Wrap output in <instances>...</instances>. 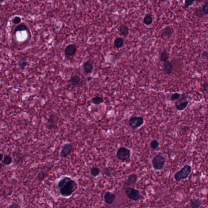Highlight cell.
<instances>
[{"label":"cell","instance_id":"30bf717a","mask_svg":"<svg viewBox=\"0 0 208 208\" xmlns=\"http://www.w3.org/2000/svg\"><path fill=\"white\" fill-rule=\"evenodd\" d=\"M104 198L105 201L106 203L108 204H111L115 200V195L109 191H107L105 193Z\"/></svg>","mask_w":208,"mask_h":208},{"label":"cell","instance_id":"8d00e7d4","mask_svg":"<svg viewBox=\"0 0 208 208\" xmlns=\"http://www.w3.org/2000/svg\"><path fill=\"white\" fill-rule=\"evenodd\" d=\"M2 167H3V165L2 164V163H0V170L2 169Z\"/></svg>","mask_w":208,"mask_h":208},{"label":"cell","instance_id":"ac0fdd59","mask_svg":"<svg viewBox=\"0 0 208 208\" xmlns=\"http://www.w3.org/2000/svg\"><path fill=\"white\" fill-rule=\"evenodd\" d=\"M124 44V40L121 38H116L114 40V44L115 47L117 48H122Z\"/></svg>","mask_w":208,"mask_h":208},{"label":"cell","instance_id":"d4e9b609","mask_svg":"<svg viewBox=\"0 0 208 208\" xmlns=\"http://www.w3.org/2000/svg\"><path fill=\"white\" fill-rule=\"evenodd\" d=\"M208 0H206L204 3H203V5H202L201 9L202 11H203V14L206 15H207L208 14Z\"/></svg>","mask_w":208,"mask_h":208},{"label":"cell","instance_id":"5b68a950","mask_svg":"<svg viewBox=\"0 0 208 208\" xmlns=\"http://www.w3.org/2000/svg\"><path fill=\"white\" fill-rule=\"evenodd\" d=\"M125 194L129 198L135 201L139 200L142 197L141 192L131 187L126 188Z\"/></svg>","mask_w":208,"mask_h":208},{"label":"cell","instance_id":"f546056e","mask_svg":"<svg viewBox=\"0 0 208 208\" xmlns=\"http://www.w3.org/2000/svg\"><path fill=\"white\" fill-rule=\"evenodd\" d=\"M21 22V19L20 17H14L12 20L13 23L14 24L20 23Z\"/></svg>","mask_w":208,"mask_h":208},{"label":"cell","instance_id":"9c48e42d","mask_svg":"<svg viewBox=\"0 0 208 208\" xmlns=\"http://www.w3.org/2000/svg\"><path fill=\"white\" fill-rule=\"evenodd\" d=\"M174 29L173 28L170 27V26H166L162 31L161 36L162 38H169L172 37L174 33Z\"/></svg>","mask_w":208,"mask_h":208},{"label":"cell","instance_id":"e575fe53","mask_svg":"<svg viewBox=\"0 0 208 208\" xmlns=\"http://www.w3.org/2000/svg\"><path fill=\"white\" fill-rule=\"evenodd\" d=\"M3 157H4V155L3 154L0 153V162L3 160Z\"/></svg>","mask_w":208,"mask_h":208},{"label":"cell","instance_id":"7c38bea8","mask_svg":"<svg viewBox=\"0 0 208 208\" xmlns=\"http://www.w3.org/2000/svg\"><path fill=\"white\" fill-rule=\"evenodd\" d=\"M164 70L165 73L170 75L173 71V66L171 62L169 60L164 62Z\"/></svg>","mask_w":208,"mask_h":208},{"label":"cell","instance_id":"e0dca14e","mask_svg":"<svg viewBox=\"0 0 208 208\" xmlns=\"http://www.w3.org/2000/svg\"><path fill=\"white\" fill-rule=\"evenodd\" d=\"M143 21L144 24L146 25H150L153 22V18L151 14H147L145 15L144 17Z\"/></svg>","mask_w":208,"mask_h":208},{"label":"cell","instance_id":"4fadbf2b","mask_svg":"<svg viewBox=\"0 0 208 208\" xmlns=\"http://www.w3.org/2000/svg\"><path fill=\"white\" fill-rule=\"evenodd\" d=\"M70 82V84L73 86H78L80 85L81 79L79 76L77 75H73L71 77Z\"/></svg>","mask_w":208,"mask_h":208},{"label":"cell","instance_id":"d590c367","mask_svg":"<svg viewBox=\"0 0 208 208\" xmlns=\"http://www.w3.org/2000/svg\"><path fill=\"white\" fill-rule=\"evenodd\" d=\"M195 1H196V3L197 4V3H202V2L204 1V0H195Z\"/></svg>","mask_w":208,"mask_h":208},{"label":"cell","instance_id":"83f0119b","mask_svg":"<svg viewBox=\"0 0 208 208\" xmlns=\"http://www.w3.org/2000/svg\"><path fill=\"white\" fill-rule=\"evenodd\" d=\"M181 94L179 93H173L170 96V100H171L172 101H174L175 100H178L181 97Z\"/></svg>","mask_w":208,"mask_h":208},{"label":"cell","instance_id":"8992f818","mask_svg":"<svg viewBox=\"0 0 208 208\" xmlns=\"http://www.w3.org/2000/svg\"><path fill=\"white\" fill-rule=\"evenodd\" d=\"M144 123V119L142 116H134L130 118L129 124L133 130L138 129L142 126Z\"/></svg>","mask_w":208,"mask_h":208},{"label":"cell","instance_id":"ba28073f","mask_svg":"<svg viewBox=\"0 0 208 208\" xmlns=\"http://www.w3.org/2000/svg\"><path fill=\"white\" fill-rule=\"evenodd\" d=\"M138 179V176L137 174H132L128 176L127 179L125 182L124 186L127 187L133 186L136 183Z\"/></svg>","mask_w":208,"mask_h":208},{"label":"cell","instance_id":"484cf974","mask_svg":"<svg viewBox=\"0 0 208 208\" xmlns=\"http://www.w3.org/2000/svg\"><path fill=\"white\" fill-rule=\"evenodd\" d=\"M27 26L24 24H20L18 25L15 29V32H21V31H26L27 30Z\"/></svg>","mask_w":208,"mask_h":208},{"label":"cell","instance_id":"f35d334b","mask_svg":"<svg viewBox=\"0 0 208 208\" xmlns=\"http://www.w3.org/2000/svg\"><path fill=\"white\" fill-rule=\"evenodd\" d=\"M4 1L5 0H0V3H3V2H4Z\"/></svg>","mask_w":208,"mask_h":208},{"label":"cell","instance_id":"277c9868","mask_svg":"<svg viewBox=\"0 0 208 208\" xmlns=\"http://www.w3.org/2000/svg\"><path fill=\"white\" fill-rule=\"evenodd\" d=\"M116 155L118 159L122 162L129 161L131 157V152L127 148L121 147L118 150Z\"/></svg>","mask_w":208,"mask_h":208},{"label":"cell","instance_id":"5bb4252c","mask_svg":"<svg viewBox=\"0 0 208 208\" xmlns=\"http://www.w3.org/2000/svg\"><path fill=\"white\" fill-rule=\"evenodd\" d=\"M202 202L199 199H191L189 203V207L192 208H199L201 207Z\"/></svg>","mask_w":208,"mask_h":208},{"label":"cell","instance_id":"3957f363","mask_svg":"<svg viewBox=\"0 0 208 208\" xmlns=\"http://www.w3.org/2000/svg\"><path fill=\"white\" fill-rule=\"evenodd\" d=\"M191 166L189 165H185L180 170L175 173L174 179L177 181L186 179L191 174Z\"/></svg>","mask_w":208,"mask_h":208},{"label":"cell","instance_id":"4316f807","mask_svg":"<svg viewBox=\"0 0 208 208\" xmlns=\"http://www.w3.org/2000/svg\"><path fill=\"white\" fill-rule=\"evenodd\" d=\"M194 14L196 17H198V18H201L204 15V14H203V11H202L201 9L199 8L196 9L194 13Z\"/></svg>","mask_w":208,"mask_h":208},{"label":"cell","instance_id":"cb8c5ba5","mask_svg":"<svg viewBox=\"0 0 208 208\" xmlns=\"http://www.w3.org/2000/svg\"><path fill=\"white\" fill-rule=\"evenodd\" d=\"M159 145L160 144L159 142L156 139L152 140L150 142V146L151 149L153 150H156L158 149L159 148Z\"/></svg>","mask_w":208,"mask_h":208},{"label":"cell","instance_id":"1f68e13d","mask_svg":"<svg viewBox=\"0 0 208 208\" xmlns=\"http://www.w3.org/2000/svg\"><path fill=\"white\" fill-rule=\"evenodd\" d=\"M37 178H38V179L39 181H41V180L44 179V174L42 172H40V173H38V176H37Z\"/></svg>","mask_w":208,"mask_h":208},{"label":"cell","instance_id":"603a6c76","mask_svg":"<svg viewBox=\"0 0 208 208\" xmlns=\"http://www.w3.org/2000/svg\"><path fill=\"white\" fill-rule=\"evenodd\" d=\"M92 103L95 105H98L102 103L104 100L103 98L100 96H96L92 98Z\"/></svg>","mask_w":208,"mask_h":208},{"label":"cell","instance_id":"9a60e30c","mask_svg":"<svg viewBox=\"0 0 208 208\" xmlns=\"http://www.w3.org/2000/svg\"><path fill=\"white\" fill-rule=\"evenodd\" d=\"M83 69L84 72L86 74L90 73L93 69V66L90 62H84L83 65Z\"/></svg>","mask_w":208,"mask_h":208},{"label":"cell","instance_id":"52a82bcc","mask_svg":"<svg viewBox=\"0 0 208 208\" xmlns=\"http://www.w3.org/2000/svg\"><path fill=\"white\" fill-rule=\"evenodd\" d=\"M73 149V146L71 144L67 143L65 144L62 147L60 152V156L62 158H66L71 153Z\"/></svg>","mask_w":208,"mask_h":208},{"label":"cell","instance_id":"6da1fadb","mask_svg":"<svg viewBox=\"0 0 208 208\" xmlns=\"http://www.w3.org/2000/svg\"><path fill=\"white\" fill-rule=\"evenodd\" d=\"M60 194L64 197H69L77 190V184L75 181L69 177H65L59 181L57 184Z\"/></svg>","mask_w":208,"mask_h":208},{"label":"cell","instance_id":"74e56055","mask_svg":"<svg viewBox=\"0 0 208 208\" xmlns=\"http://www.w3.org/2000/svg\"><path fill=\"white\" fill-rule=\"evenodd\" d=\"M159 1H161V2H166V1H167V0H159Z\"/></svg>","mask_w":208,"mask_h":208},{"label":"cell","instance_id":"ffe728a7","mask_svg":"<svg viewBox=\"0 0 208 208\" xmlns=\"http://www.w3.org/2000/svg\"><path fill=\"white\" fill-rule=\"evenodd\" d=\"M13 162V159L11 156L10 155H6L4 157H3L2 162L3 164L7 166L11 165L12 164Z\"/></svg>","mask_w":208,"mask_h":208},{"label":"cell","instance_id":"2e32d148","mask_svg":"<svg viewBox=\"0 0 208 208\" xmlns=\"http://www.w3.org/2000/svg\"><path fill=\"white\" fill-rule=\"evenodd\" d=\"M118 31L120 35L123 36L127 37L129 35V28L127 25H121L118 29Z\"/></svg>","mask_w":208,"mask_h":208},{"label":"cell","instance_id":"7a4b0ae2","mask_svg":"<svg viewBox=\"0 0 208 208\" xmlns=\"http://www.w3.org/2000/svg\"><path fill=\"white\" fill-rule=\"evenodd\" d=\"M166 159L164 155L158 154L152 159V167L156 170L161 171L164 168Z\"/></svg>","mask_w":208,"mask_h":208},{"label":"cell","instance_id":"8fae6325","mask_svg":"<svg viewBox=\"0 0 208 208\" xmlns=\"http://www.w3.org/2000/svg\"><path fill=\"white\" fill-rule=\"evenodd\" d=\"M77 51V47L74 44H70L66 47L65 53L66 55L69 56H73Z\"/></svg>","mask_w":208,"mask_h":208},{"label":"cell","instance_id":"4dcf8cb0","mask_svg":"<svg viewBox=\"0 0 208 208\" xmlns=\"http://www.w3.org/2000/svg\"><path fill=\"white\" fill-rule=\"evenodd\" d=\"M8 207L10 208H20V206L18 204H17V203H12V204H10L8 206Z\"/></svg>","mask_w":208,"mask_h":208},{"label":"cell","instance_id":"7402d4cb","mask_svg":"<svg viewBox=\"0 0 208 208\" xmlns=\"http://www.w3.org/2000/svg\"><path fill=\"white\" fill-rule=\"evenodd\" d=\"M90 173L92 176L96 177L100 174V170L97 167H92L90 169Z\"/></svg>","mask_w":208,"mask_h":208},{"label":"cell","instance_id":"d6a6232c","mask_svg":"<svg viewBox=\"0 0 208 208\" xmlns=\"http://www.w3.org/2000/svg\"><path fill=\"white\" fill-rule=\"evenodd\" d=\"M202 57L204 59H206L207 60L208 59V53L207 52H204L202 54Z\"/></svg>","mask_w":208,"mask_h":208},{"label":"cell","instance_id":"f1b7e54d","mask_svg":"<svg viewBox=\"0 0 208 208\" xmlns=\"http://www.w3.org/2000/svg\"><path fill=\"white\" fill-rule=\"evenodd\" d=\"M195 1V0H185V5L183 8L185 9L189 8V6L194 4Z\"/></svg>","mask_w":208,"mask_h":208},{"label":"cell","instance_id":"d6986e66","mask_svg":"<svg viewBox=\"0 0 208 208\" xmlns=\"http://www.w3.org/2000/svg\"><path fill=\"white\" fill-rule=\"evenodd\" d=\"M170 58V54L168 52L163 51L161 53L159 56V60L162 62H164L168 60Z\"/></svg>","mask_w":208,"mask_h":208},{"label":"cell","instance_id":"836d02e7","mask_svg":"<svg viewBox=\"0 0 208 208\" xmlns=\"http://www.w3.org/2000/svg\"><path fill=\"white\" fill-rule=\"evenodd\" d=\"M203 88L205 91H207L208 90V84L207 83H204L203 85Z\"/></svg>","mask_w":208,"mask_h":208},{"label":"cell","instance_id":"44dd1931","mask_svg":"<svg viewBox=\"0 0 208 208\" xmlns=\"http://www.w3.org/2000/svg\"><path fill=\"white\" fill-rule=\"evenodd\" d=\"M188 104H189V101H186L181 102L179 104V105H177L176 108L179 111H183L185 109L187 108Z\"/></svg>","mask_w":208,"mask_h":208}]
</instances>
